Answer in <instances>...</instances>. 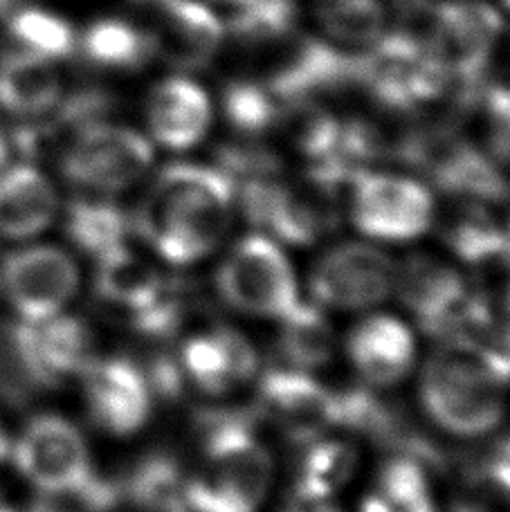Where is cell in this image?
<instances>
[{"mask_svg": "<svg viewBox=\"0 0 510 512\" xmlns=\"http://www.w3.org/2000/svg\"><path fill=\"white\" fill-rule=\"evenodd\" d=\"M234 203L232 180L216 164L173 162L151 178L133 232L173 265L198 263L225 239Z\"/></svg>", "mask_w": 510, "mask_h": 512, "instance_id": "6da1fadb", "label": "cell"}, {"mask_svg": "<svg viewBox=\"0 0 510 512\" xmlns=\"http://www.w3.org/2000/svg\"><path fill=\"white\" fill-rule=\"evenodd\" d=\"M270 452L254 416L209 411L200 418V463L187 474L189 512H259L272 486Z\"/></svg>", "mask_w": 510, "mask_h": 512, "instance_id": "7a4b0ae2", "label": "cell"}, {"mask_svg": "<svg viewBox=\"0 0 510 512\" xmlns=\"http://www.w3.org/2000/svg\"><path fill=\"white\" fill-rule=\"evenodd\" d=\"M506 378L475 340L454 337L425 360L418 400L432 423L452 436L475 438L499 427L506 414Z\"/></svg>", "mask_w": 510, "mask_h": 512, "instance_id": "3957f363", "label": "cell"}, {"mask_svg": "<svg viewBox=\"0 0 510 512\" xmlns=\"http://www.w3.org/2000/svg\"><path fill=\"white\" fill-rule=\"evenodd\" d=\"M355 84L367 90L373 102L396 113L423 111L452 88L421 36L394 30L367 52L355 54Z\"/></svg>", "mask_w": 510, "mask_h": 512, "instance_id": "277c9868", "label": "cell"}, {"mask_svg": "<svg viewBox=\"0 0 510 512\" xmlns=\"http://www.w3.org/2000/svg\"><path fill=\"white\" fill-rule=\"evenodd\" d=\"M418 36L452 86L472 88L495 57L504 16L488 0H436L423 9Z\"/></svg>", "mask_w": 510, "mask_h": 512, "instance_id": "5b68a950", "label": "cell"}, {"mask_svg": "<svg viewBox=\"0 0 510 512\" xmlns=\"http://www.w3.org/2000/svg\"><path fill=\"white\" fill-rule=\"evenodd\" d=\"M153 142L131 126L88 122L63 146L59 169L72 187L90 196H115L147 176Z\"/></svg>", "mask_w": 510, "mask_h": 512, "instance_id": "8992f818", "label": "cell"}, {"mask_svg": "<svg viewBox=\"0 0 510 512\" xmlns=\"http://www.w3.org/2000/svg\"><path fill=\"white\" fill-rule=\"evenodd\" d=\"M216 290L227 306L252 317L281 319L299 301L293 263L266 234L234 245L218 265Z\"/></svg>", "mask_w": 510, "mask_h": 512, "instance_id": "52a82bcc", "label": "cell"}, {"mask_svg": "<svg viewBox=\"0 0 510 512\" xmlns=\"http://www.w3.org/2000/svg\"><path fill=\"white\" fill-rule=\"evenodd\" d=\"M346 207L364 236L391 243L423 236L436 212L432 191L423 182L373 169H364L353 178Z\"/></svg>", "mask_w": 510, "mask_h": 512, "instance_id": "ba28073f", "label": "cell"}, {"mask_svg": "<svg viewBox=\"0 0 510 512\" xmlns=\"http://www.w3.org/2000/svg\"><path fill=\"white\" fill-rule=\"evenodd\" d=\"M398 153L452 198L481 205L510 198V180L502 164L448 131L407 137L398 144Z\"/></svg>", "mask_w": 510, "mask_h": 512, "instance_id": "9c48e42d", "label": "cell"}, {"mask_svg": "<svg viewBox=\"0 0 510 512\" xmlns=\"http://www.w3.org/2000/svg\"><path fill=\"white\" fill-rule=\"evenodd\" d=\"M81 286L79 265L57 245H27L9 252L0 288L21 322H43L63 313Z\"/></svg>", "mask_w": 510, "mask_h": 512, "instance_id": "30bf717a", "label": "cell"}, {"mask_svg": "<svg viewBox=\"0 0 510 512\" xmlns=\"http://www.w3.org/2000/svg\"><path fill=\"white\" fill-rule=\"evenodd\" d=\"M142 27L151 61L178 75L207 68L225 50V21L207 0H165Z\"/></svg>", "mask_w": 510, "mask_h": 512, "instance_id": "8fae6325", "label": "cell"}, {"mask_svg": "<svg viewBox=\"0 0 510 512\" xmlns=\"http://www.w3.org/2000/svg\"><path fill=\"white\" fill-rule=\"evenodd\" d=\"M254 414L304 447L338 427V396L317 382L311 373L297 369H270L257 387Z\"/></svg>", "mask_w": 510, "mask_h": 512, "instance_id": "7c38bea8", "label": "cell"}, {"mask_svg": "<svg viewBox=\"0 0 510 512\" xmlns=\"http://www.w3.org/2000/svg\"><path fill=\"white\" fill-rule=\"evenodd\" d=\"M396 265L376 245L340 243L315 263L311 295L317 306L364 310L378 306L394 290Z\"/></svg>", "mask_w": 510, "mask_h": 512, "instance_id": "4fadbf2b", "label": "cell"}, {"mask_svg": "<svg viewBox=\"0 0 510 512\" xmlns=\"http://www.w3.org/2000/svg\"><path fill=\"white\" fill-rule=\"evenodd\" d=\"M9 456L36 490H57L93 472L84 434L57 414H41L23 427Z\"/></svg>", "mask_w": 510, "mask_h": 512, "instance_id": "5bb4252c", "label": "cell"}, {"mask_svg": "<svg viewBox=\"0 0 510 512\" xmlns=\"http://www.w3.org/2000/svg\"><path fill=\"white\" fill-rule=\"evenodd\" d=\"M93 425L108 436L126 438L149 423L153 391L140 362L131 358H95L79 376Z\"/></svg>", "mask_w": 510, "mask_h": 512, "instance_id": "9a60e30c", "label": "cell"}, {"mask_svg": "<svg viewBox=\"0 0 510 512\" xmlns=\"http://www.w3.org/2000/svg\"><path fill=\"white\" fill-rule=\"evenodd\" d=\"M338 396V425L369 438L382 450L409 456L427 470L445 468L443 452L427 438L398 402L378 396L371 387H351Z\"/></svg>", "mask_w": 510, "mask_h": 512, "instance_id": "2e32d148", "label": "cell"}, {"mask_svg": "<svg viewBox=\"0 0 510 512\" xmlns=\"http://www.w3.org/2000/svg\"><path fill=\"white\" fill-rule=\"evenodd\" d=\"M16 342L36 387L50 389L70 376H81L95 360V340L84 319L54 315L43 322L14 324Z\"/></svg>", "mask_w": 510, "mask_h": 512, "instance_id": "e0dca14e", "label": "cell"}, {"mask_svg": "<svg viewBox=\"0 0 510 512\" xmlns=\"http://www.w3.org/2000/svg\"><path fill=\"white\" fill-rule=\"evenodd\" d=\"M149 140L171 151H187L203 142L214 122V102L205 86L173 72L149 88L144 102Z\"/></svg>", "mask_w": 510, "mask_h": 512, "instance_id": "ac0fdd59", "label": "cell"}, {"mask_svg": "<svg viewBox=\"0 0 510 512\" xmlns=\"http://www.w3.org/2000/svg\"><path fill=\"white\" fill-rule=\"evenodd\" d=\"M176 355L185 382L207 396H225L250 382L259 369L257 351L248 337L227 326L196 333Z\"/></svg>", "mask_w": 510, "mask_h": 512, "instance_id": "d6986e66", "label": "cell"}, {"mask_svg": "<svg viewBox=\"0 0 510 512\" xmlns=\"http://www.w3.org/2000/svg\"><path fill=\"white\" fill-rule=\"evenodd\" d=\"M346 353L358 376L373 389L403 382L416 360V342L407 324L389 315H371L353 328Z\"/></svg>", "mask_w": 510, "mask_h": 512, "instance_id": "ffe728a7", "label": "cell"}, {"mask_svg": "<svg viewBox=\"0 0 510 512\" xmlns=\"http://www.w3.org/2000/svg\"><path fill=\"white\" fill-rule=\"evenodd\" d=\"M59 194L34 164L0 169V236L27 241L43 234L59 216Z\"/></svg>", "mask_w": 510, "mask_h": 512, "instance_id": "44dd1931", "label": "cell"}, {"mask_svg": "<svg viewBox=\"0 0 510 512\" xmlns=\"http://www.w3.org/2000/svg\"><path fill=\"white\" fill-rule=\"evenodd\" d=\"M313 34L333 48L362 54L391 32L387 0H308Z\"/></svg>", "mask_w": 510, "mask_h": 512, "instance_id": "7402d4cb", "label": "cell"}, {"mask_svg": "<svg viewBox=\"0 0 510 512\" xmlns=\"http://www.w3.org/2000/svg\"><path fill=\"white\" fill-rule=\"evenodd\" d=\"M63 97L57 61L21 50L0 61V106L14 115H43Z\"/></svg>", "mask_w": 510, "mask_h": 512, "instance_id": "603a6c76", "label": "cell"}, {"mask_svg": "<svg viewBox=\"0 0 510 512\" xmlns=\"http://www.w3.org/2000/svg\"><path fill=\"white\" fill-rule=\"evenodd\" d=\"M66 234L79 252L104 259L122 248L133 234L131 216L106 196H84L66 207Z\"/></svg>", "mask_w": 510, "mask_h": 512, "instance_id": "cb8c5ba5", "label": "cell"}, {"mask_svg": "<svg viewBox=\"0 0 510 512\" xmlns=\"http://www.w3.org/2000/svg\"><path fill=\"white\" fill-rule=\"evenodd\" d=\"M279 351L286 367L313 373L329 367L335 355V331L322 306L315 301H297L288 313L279 319Z\"/></svg>", "mask_w": 510, "mask_h": 512, "instance_id": "d4e9b609", "label": "cell"}, {"mask_svg": "<svg viewBox=\"0 0 510 512\" xmlns=\"http://www.w3.org/2000/svg\"><path fill=\"white\" fill-rule=\"evenodd\" d=\"M95 292L104 304L133 317L158 295L165 277L149 261L122 248L95 261Z\"/></svg>", "mask_w": 510, "mask_h": 512, "instance_id": "484cf974", "label": "cell"}, {"mask_svg": "<svg viewBox=\"0 0 510 512\" xmlns=\"http://www.w3.org/2000/svg\"><path fill=\"white\" fill-rule=\"evenodd\" d=\"M122 499L140 512H189L187 474L165 452H151L133 465L120 481Z\"/></svg>", "mask_w": 510, "mask_h": 512, "instance_id": "4316f807", "label": "cell"}, {"mask_svg": "<svg viewBox=\"0 0 510 512\" xmlns=\"http://www.w3.org/2000/svg\"><path fill=\"white\" fill-rule=\"evenodd\" d=\"M77 48L97 68L135 72L151 61L144 27L124 18H99L77 36Z\"/></svg>", "mask_w": 510, "mask_h": 512, "instance_id": "83f0119b", "label": "cell"}, {"mask_svg": "<svg viewBox=\"0 0 510 512\" xmlns=\"http://www.w3.org/2000/svg\"><path fill=\"white\" fill-rule=\"evenodd\" d=\"M450 512H510V450L502 441L468 465Z\"/></svg>", "mask_w": 510, "mask_h": 512, "instance_id": "f1b7e54d", "label": "cell"}, {"mask_svg": "<svg viewBox=\"0 0 510 512\" xmlns=\"http://www.w3.org/2000/svg\"><path fill=\"white\" fill-rule=\"evenodd\" d=\"M281 99L263 86L259 79L239 77L225 86L221 108L227 124L243 137H261L272 133V126L279 115Z\"/></svg>", "mask_w": 510, "mask_h": 512, "instance_id": "f546056e", "label": "cell"}, {"mask_svg": "<svg viewBox=\"0 0 510 512\" xmlns=\"http://www.w3.org/2000/svg\"><path fill=\"white\" fill-rule=\"evenodd\" d=\"M373 492L385 501L391 512H436L430 470L409 456L391 454L378 472Z\"/></svg>", "mask_w": 510, "mask_h": 512, "instance_id": "4dcf8cb0", "label": "cell"}, {"mask_svg": "<svg viewBox=\"0 0 510 512\" xmlns=\"http://www.w3.org/2000/svg\"><path fill=\"white\" fill-rule=\"evenodd\" d=\"M304 456L299 461L297 483L315 492L331 497L353 477L358 465V452L346 441L322 436L302 447Z\"/></svg>", "mask_w": 510, "mask_h": 512, "instance_id": "1f68e13d", "label": "cell"}, {"mask_svg": "<svg viewBox=\"0 0 510 512\" xmlns=\"http://www.w3.org/2000/svg\"><path fill=\"white\" fill-rule=\"evenodd\" d=\"M14 39L23 45V50L39 54L50 61L70 57L77 50V34L72 25L52 14L48 9L27 7L16 12L9 23Z\"/></svg>", "mask_w": 510, "mask_h": 512, "instance_id": "d6a6232c", "label": "cell"}, {"mask_svg": "<svg viewBox=\"0 0 510 512\" xmlns=\"http://www.w3.org/2000/svg\"><path fill=\"white\" fill-rule=\"evenodd\" d=\"M124 504L120 481L99 477L93 470L66 488L41 490L32 512H113Z\"/></svg>", "mask_w": 510, "mask_h": 512, "instance_id": "836d02e7", "label": "cell"}, {"mask_svg": "<svg viewBox=\"0 0 510 512\" xmlns=\"http://www.w3.org/2000/svg\"><path fill=\"white\" fill-rule=\"evenodd\" d=\"M481 106L488 122L490 155L510 167V84H497L484 90Z\"/></svg>", "mask_w": 510, "mask_h": 512, "instance_id": "e575fe53", "label": "cell"}, {"mask_svg": "<svg viewBox=\"0 0 510 512\" xmlns=\"http://www.w3.org/2000/svg\"><path fill=\"white\" fill-rule=\"evenodd\" d=\"M281 512H338V510L331 506V497H326L322 492H315L311 488L302 486V483H297Z\"/></svg>", "mask_w": 510, "mask_h": 512, "instance_id": "d590c367", "label": "cell"}, {"mask_svg": "<svg viewBox=\"0 0 510 512\" xmlns=\"http://www.w3.org/2000/svg\"><path fill=\"white\" fill-rule=\"evenodd\" d=\"M9 452H12V438H9L3 423H0V463L7 459Z\"/></svg>", "mask_w": 510, "mask_h": 512, "instance_id": "8d00e7d4", "label": "cell"}, {"mask_svg": "<svg viewBox=\"0 0 510 512\" xmlns=\"http://www.w3.org/2000/svg\"><path fill=\"white\" fill-rule=\"evenodd\" d=\"M207 3H212V5H221V7H225V9H227V12H230V9L245 7V5L254 3V0H207Z\"/></svg>", "mask_w": 510, "mask_h": 512, "instance_id": "74e56055", "label": "cell"}, {"mask_svg": "<svg viewBox=\"0 0 510 512\" xmlns=\"http://www.w3.org/2000/svg\"><path fill=\"white\" fill-rule=\"evenodd\" d=\"M7 155H9V146H7V140H5L3 131H0V169L5 167V162H7Z\"/></svg>", "mask_w": 510, "mask_h": 512, "instance_id": "f35d334b", "label": "cell"}, {"mask_svg": "<svg viewBox=\"0 0 510 512\" xmlns=\"http://www.w3.org/2000/svg\"><path fill=\"white\" fill-rule=\"evenodd\" d=\"M504 259H506V265L510 270V223L506 225V230H504Z\"/></svg>", "mask_w": 510, "mask_h": 512, "instance_id": "ab89813d", "label": "cell"}, {"mask_svg": "<svg viewBox=\"0 0 510 512\" xmlns=\"http://www.w3.org/2000/svg\"><path fill=\"white\" fill-rule=\"evenodd\" d=\"M0 512H16V508L9 504V501L3 495H0Z\"/></svg>", "mask_w": 510, "mask_h": 512, "instance_id": "60d3db41", "label": "cell"}, {"mask_svg": "<svg viewBox=\"0 0 510 512\" xmlns=\"http://www.w3.org/2000/svg\"><path fill=\"white\" fill-rule=\"evenodd\" d=\"M138 3H147V5H158V3H165V0H138Z\"/></svg>", "mask_w": 510, "mask_h": 512, "instance_id": "b9f144b4", "label": "cell"}, {"mask_svg": "<svg viewBox=\"0 0 510 512\" xmlns=\"http://www.w3.org/2000/svg\"><path fill=\"white\" fill-rule=\"evenodd\" d=\"M499 3H502V5L508 9V12H510V0H499Z\"/></svg>", "mask_w": 510, "mask_h": 512, "instance_id": "7bdbcfd3", "label": "cell"}, {"mask_svg": "<svg viewBox=\"0 0 510 512\" xmlns=\"http://www.w3.org/2000/svg\"><path fill=\"white\" fill-rule=\"evenodd\" d=\"M0 292H3V288H0Z\"/></svg>", "mask_w": 510, "mask_h": 512, "instance_id": "ee69618b", "label": "cell"}]
</instances>
